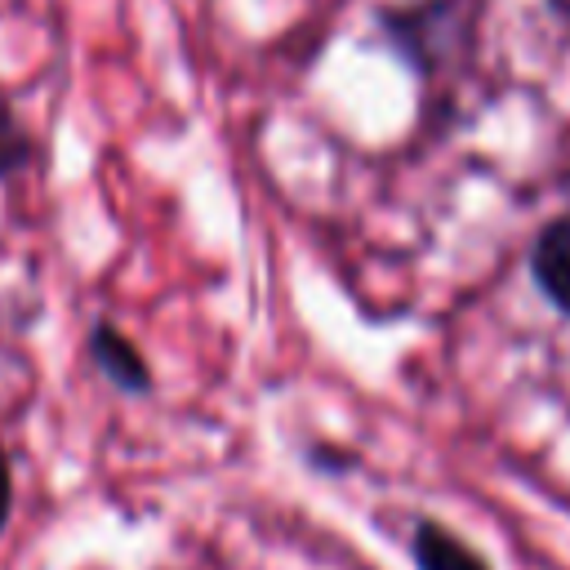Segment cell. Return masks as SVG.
Returning a JSON list of instances; mask_svg holds the SVG:
<instances>
[{
	"label": "cell",
	"instance_id": "cell-6",
	"mask_svg": "<svg viewBox=\"0 0 570 570\" xmlns=\"http://www.w3.org/2000/svg\"><path fill=\"white\" fill-rule=\"evenodd\" d=\"M9 508H13V472H9V454L0 450V530L9 521Z\"/></svg>",
	"mask_w": 570,
	"mask_h": 570
},
{
	"label": "cell",
	"instance_id": "cell-1",
	"mask_svg": "<svg viewBox=\"0 0 570 570\" xmlns=\"http://www.w3.org/2000/svg\"><path fill=\"white\" fill-rule=\"evenodd\" d=\"M379 27H383V40L428 76L450 58V49L468 45V36H472V0L396 4V9L379 13Z\"/></svg>",
	"mask_w": 570,
	"mask_h": 570
},
{
	"label": "cell",
	"instance_id": "cell-5",
	"mask_svg": "<svg viewBox=\"0 0 570 570\" xmlns=\"http://www.w3.org/2000/svg\"><path fill=\"white\" fill-rule=\"evenodd\" d=\"M31 138H27V129H22V120L0 102V178H9V174H18L27 160H31Z\"/></svg>",
	"mask_w": 570,
	"mask_h": 570
},
{
	"label": "cell",
	"instance_id": "cell-3",
	"mask_svg": "<svg viewBox=\"0 0 570 570\" xmlns=\"http://www.w3.org/2000/svg\"><path fill=\"white\" fill-rule=\"evenodd\" d=\"M89 356H94V365H98L120 392H147V387H151V370H147L142 352H138L120 330H111L107 321L89 330Z\"/></svg>",
	"mask_w": 570,
	"mask_h": 570
},
{
	"label": "cell",
	"instance_id": "cell-4",
	"mask_svg": "<svg viewBox=\"0 0 570 570\" xmlns=\"http://www.w3.org/2000/svg\"><path fill=\"white\" fill-rule=\"evenodd\" d=\"M410 557L419 570H490V561L463 543L454 530L436 525V521H419L414 539H410Z\"/></svg>",
	"mask_w": 570,
	"mask_h": 570
},
{
	"label": "cell",
	"instance_id": "cell-2",
	"mask_svg": "<svg viewBox=\"0 0 570 570\" xmlns=\"http://www.w3.org/2000/svg\"><path fill=\"white\" fill-rule=\"evenodd\" d=\"M530 276L539 294L570 316V214L552 218L530 245Z\"/></svg>",
	"mask_w": 570,
	"mask_h": 570
}]
</instances>
